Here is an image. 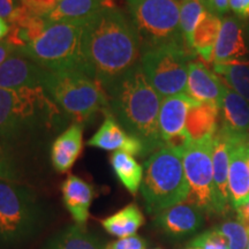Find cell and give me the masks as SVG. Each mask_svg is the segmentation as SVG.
<instances>
[{"label": "cell", "mask_w": 249, "mask_h": 249, "mask_svg": "<svg viewBox=\"0 0 249 249\" xmlns=\"http://www.w3.org/2000/svg\"><path fill=\"white\" fill-rule=\"evenodd\" d=\"M226 135V134H225ZM227 136V135H226ZM229 138V136H227ZM229 189L234 209L249 201V158L247 142L230 139Z\"/></svg>", "instance_id": "5bb4252c"}, {"label": "cell", "mask_w": 249, "mask_h": 249, "mask_svg": "<svg viewBox=\"0 0 249 249\" xmlns=\"http://www.w3.org/2000/svg\"><path fill=\"white\" fill-rule=\"evenodd\" d=\"M110 111L130 135L140 139L144 154L164 148L160 133V95L152 88L140 62L107 91Z\"/></svg>", "instance_id": "7a4b0ae2"}, {"label": "cell", "mask_w": 249, "mask_h": 249, "mask_svg": "<svg viewBox=\"0 0 249 249\" xmlns=\"http://www.w3.org/2000/svg\"><path fill=\"white\" fill-rule=\"evenodd\" d=\"M155 225L171 238H182L194 234L204 225V213L185 201L156 214Z\"/></svg>", "instance_id": "7c38bea8"}, {"label": "cell", "mask_w": 249, "mask_h": 249, "mask_svg": "<svg viewBox=\"0 0 249 249\" xmlns=\"http://www.w3.org/2000/svg\"><path fill=\"white\" fill-rule=\"evenodd\" d=\"M15 49L7 39H4L0 42V66L6 61L9 55H11L15 51Z\"/></svg>", "instance_id": "8d00e7d4"}, {"label": "cell", "mask_w": 249, "mask_h": 249, "mask_svg": "<svg viewBox=\"0 0 249 249\" xmlns=\"http://www.w3.org/2000/svg\"><path fill=\"white\" fill-rule=\"evenodd\" d=\"M198 1L202 2V4L205 6V8H207V9L209 8V1H210V0H198Z\"/></svg>", "instance_id": "ab89813d"}, {"label": "cell", "mask_w": 249, "mask_h": 249, "mask_svg": "<svg viewBox=\"0 0 249 249\" xmlns=\"http://www.w3.org/2000/svg\"><path fill=\"white\" fill-rule=\"evenodd\" d=\"M20 2L28 13L36 17L46 18L53 11L59 0H20Z\"/></svg>", "instance_id": "1f68e13d"}, {"label": "cell", "mask_w": 249, "mask_h": 249, "mask_svg": "<svg viewBox=\"0 0 249 249\" xmlns=\"http://www.w3.org/2000/svg\"><path fill=\"white\" fill-rule=\"evenodd\" d=\"M213 166L218 213L224 214L229 211L230 207H232L229 189L230 141L220 128L213 138Z\"/></svg>", "instance_id": "e0dca14e"}, {"label": "cell", "mask_w": 249, "mask_h": 249, "mask_svg": "<svg viewBox=\"0 0 249 249\" xmlns=\"http://www.w3.org/2000/svg\"><path fill=\"white\" fill-rule=\"evenodd\" d=\"M229 9H230V0H210L208 11L211 12V13L222 17L223 14H225L229 12Z\"/></svg>", "instance_id": "d590c367"}, {"label": "cell", "mask_w": 249, "mask_h": 249, "mask_svg": "<svg viewBox=\"0 0 249 249\" xmlns=\"http://www.w3.org/2000/svg\"><path fill=\"white\" fill-rule=\"evenodd\" d=\"M247 148H248V158H249V141L247 142Z\"/></svg>", "instance_id": "60d3db41"}, {"label": "cell", "mask_w": 249, "mask_h": 249, "mask_svg": "<svg viewBox=\"0 0 249 249\" xmlns=\"http://www.w3.org/2000/svg\"><path fill=\"white\" fill-rule=\"evenodd\" d=\"M187 249H200V248H195V247H189V248H187Z\"/></svg>", "instance_id": "b9f144b4"}, {"label": "cell", "mask_w": 249, "mask_h": 249, "mask_svg": "<svg viewBox=\"0 0 249 249\" xmlns=\"http://www.w3.org/2000/svg\"><path fill=\"white\" fill-rule=\"evenodd\" d=\"M61 116L42 87L0 89V139L14 140L28 130L53 126Z\"/></svg>", "instance_id": "277c9868"}, {"label": "cell", "mask_w": 249, "mask_h": 249, "mask_svg": "<svg viewBox=\"0 0 249 249\" xmlns=\"http://www.w3.org/2000/svg\"><path fill=\"white\" fill-rule=\"evenodd\" d=\"M110 161L117 178L124 188L132 194H136L143 180V167L136 161L133 155L124 151H114Z\"/></svg>", "instance_id": "4316f807"}, {"label": "cell", "mask_w": 249, "mask_h": 249, "mask_svg": "<svg viewBox=\"0 0 249 249\" xmlns=\"http://www.w3.org/2000/svg\"><path fill=\"white\" fill-rule=\"evenodd\" d=\"M83 147V124H73L59 135L51 148L52 165L58 172H67L71 169Z\"/></svg>", "instance_id": "44dd1931"}, {"label": "cell", "mask_w": 249, "mask_h": 249, "mask_svg": "<svg viewBox=\"0 0 249 249\" xmlns=\"http://www.w3.org/2000/svg\"><path fill=\"white\" fill-rule=\"evenodd\" d=\"M143 222L144 217L142 211L135 203H132L117 211L112 216L105 218L102 222V225L111 235L121 239L135 235Z\"/></svg>", "instance_id": "484cf974"}, {"label": "cell", "mask_w": 249, "mask_h": 249, "mask_svg": "<svg viewBox=\"0 0 249 249\" xmlns=\"http://www.w3.org/2000/svg\"><path fill=\"white\" fill-rule=\"evenodd\" d=\"M48 71L22 52L15 50L0 66V89L43 88Z\"/></svg>", "instance_id": "8fae6325"}, {"label": "cell", "mask_w": 249, "mask_h": 249, "mask_svg": "<svg viewBox=\"0 0 249 249\" xmlns=\"http://www.w3.org/2000/svg\"><path fill=\"white\" fill-rule=\"evenodd\" d=\"M207 11L205 6L198 0H181L180 2V29H181L183 42L192 51H194L193 34Z\"/></svg>", "instance_id": "f1b7e54d"}, {"label": "cell", "mask_w": 249, "mask_h": 249, "mask_svg": "<svg viewBox=\"0 0 249 249\" xmlns=\"http://www.w3.org/2000/svg\"><path fill=\"white\" fill-rule=\"evenodd\" d=\"M107 249H145V242L141 236L135 234L112 242Z\"/></svg>", "instance_id": "d6a6232c"}, {"label": "cell", "mask_w": 249, "mask_h": 249, "mask_svg": "<svg viewBox=\"0 0 249 249\" xmlns=\"http://www.w3.org/2000/svg\"><path fill=\"white\" fill-rule=\"evenodd\" d=\"M226 87L202 62L192 61L188 67L186 93L197 103H216L220 107Z\"/></svg>", "instance_id": "d6986e66"}, {"label": "cell", "mask_w": 249, "mask_h": 249, "mask_svg": "<svg viewBox=\"0 0 249 249\" xmlns=\"http://www.w3.org/2000/svg\"><path fill=\"white\" fill-rule=\"evenodd\" d=\"M9 30H11V27H9L7 21L5 18H0V42L8 36Z\"/></svg>", "instance_id": "f35d334b"}, {"label": "cell", "mask_w": 249, "mask_h": 249, "mask_svg": "<svg viewBox=\"0 0 249 249\" xmlns=\"http://www.w3.org/2000/svg\"><path fill=\"white\" fill-rule=\"evenodd\" d=\"M20 6V0H0V18L8 22Z\"/></svg>", "instance_id": "836d02e7"}, {"label": "cell", "mask_w": 249, "mask_h": 249, "mask_svg": "<svg viewBox=\"0 0 249 249\" xmlns=\"http://www.w3.org/2000/svg\"><path fill=\"white\" fill-rule=\"evenodd\" d=\"M197 103L187 93L163 98L160 111V133L164 145L186 133V118L189 107Z\"/></svg>", "instance_id": "ac0fdd59"}, {"label": "cell", "mask_w": 249, "mask_h": 249, "mask_svg": "<svg viewBox=\"0 0 249 249\" xmlns=\"http://www.w3.org/2000/svg\"><path fill=\"white\" fill-rule=\"evenodd\" d=\"M219 107L216 103H194L186 118V132L192 142L213 139L218 132Z\"/></svg>", "instance_id": "ffe728a7"}, {"label": "cell", "mask_w": 249, "mask_h": 249, "mask_svg": "<svg viewBox=\"0 0 249 249\" xmlns=\"http://www.w3.org/2000/svg\"><path fill=\"white\" fill-rule=\"evenodd\" d=\"M104 116L101 128L89 140L88 145L107 151H124L133 156L145 155L141 140L130 135L118 123L111 111L104 112Z\"/></svg>", "instance_id": "4fadbf2b"}, {"label": "cell", "mask_w": 249, "mask_h": 249, "mask_svg": "<svg viewBox=\"0 0 249 249\" xmlns=\"http://www.w3.org/2000/svg\"><path fill=\"white\" fill-rule=\"evenodd\" d=\"M213 70L223 75L233 91L249 103V62L213 64Z\"/></svg>", "instance_id": "83f0119b"}, {"label": "cell", "mask_w": 249, "mask_h": 249, "mask_svg": "<svg viewBox=\"0 0 249 249\" xmlns=\"http://www.w3.org/2000/svg\"><path fill=\"white\" fill-rule=\"evenodd\" d=\"M248 53L244 38L242 23L238 18L225 17L222 18V27L213 51V64L236 62Z\"/></svg>", "instance_id": "2e32d148"}, {"label": "cell", "mask_w": 249, "mask_h": 249, "mask_svg": "<svg viewBox=\"0 0 249 249\" xmlns=\"http://www.w3.org/2000/svg\"><path fill=\"white\" fill-rule=\"evenodd\" d=\"M145 209L157 214L187 201L189 186L183 169L182 152L164 147L145 160L141 183Z\"/></svg>", "instance_id": "3957f363"}, {"label": "cell", "mask_w": 249, "mask_h": 249, "mask_svg": "<svg viewBox=\"0 0 249 249\" xmlns=\"http://www.w3.org/2000/svg\"><path fill=\"white\" fill-rule=\"evenodd\" d=\"M39 208L33 192L14 181L0 180V249H17L38 229Z\"/></svg>", "instance_id": "52a82bcc"}, {"label": "cell", "mask_w": 249, "mask_h": 249, "mask_svg": "<svg viewBox=\"0 0 249 249\" xmlns=\"http://www.w3.org/2000/svg\"><path fill=\"white\" fill-rule=\"evenodd\" d=\"M141 40L130 18L117 7L105 8L83 21L82 73L105 91L140 62Z\"/></svg>", "instance_id": "6da1fadb"}, {"label": "cell", "mask_w": 249, "mask_h": 249, "mask_svg": "<svg viewBox=\"0 0 249 249\" xmlns=\"http://www.w3.org/2000/svg\"><path fill=\"white\" fill-rule=\"evenodd\" d=\"M219 112H222L220 129L230 139L249 141V103L231 88H225Z\"/></svg>", "instance_id": "9a60e30c"}, {"label": "cell", "mask_w": 249, "mask_h": 249, "mask_svg": "<svg viewBox=\"0 0 249 249\" xmlns=\"http://www.w3.org/2000/svg\"><path fill=\"white\" fill-rule=\"evenodd\" d=\"M61 189L64 203L71 217L76 224L85 225L95 195L92 186L79 177L71 174L62 183Z\"/></svg>", "instance_id": "7402d4cb"}, {"label": "cell", "mask_w": 249, "mask_h": 249, "mask_svg": "<svg viewBox=\"0 0 249 249\" xmlns=\"http://www.w3.org/2000/svg\"><path fill=\"white\" fill-rule=\"evenodd\" d=\"M43 89L77 124H83L99 111H110L108 96L101 83L80 71H49Z\"/></svg>", "instance_id": "5b68a950"}, {"label": "cell", "mask_w": 249, "mask_h": 249, "mask_svg": "<svg viewBox=\"0 0 249 249\" xmlns=\"http://www.w3.org/2000/svg\"><path fill=\"white\" fill-rule=\"evenodd\" d=\"M235 211L236 214H238V219L249 229V201L242 204L241 207L236 208Z\"/></svg>", "instance_id": "74e56055"}, {"label": "cell", "mask_w": 249, "mask_h": 249, "mask_svg": "<svg viewBox=\"0 0 249 249\" xmlns=\"http://www.w3.org/2000/svg\"><path fill=\"white\" fill-rule=\"evenodd\" d=\"M214 229L225 236L230 249H247L249 229L239 219H229Z\"/></svg>", "instance_id": "f546056e"}, {"label": "cell", "mask_w": 249, "mask_h": 249, "mask_svg": "<svg viewBox=\"0 0 249 249\" xmlns=\"http://www.w3.org/2000/svg\"><path fill=\"white\" fill-rule=\"evenodd\" d=\"M83 21L50 22L35 40L18 51L46 71H82Z\"/></svg>", "instance_id": "8992f818"}, {"label": "cell", "mask_w": 249, "mask_h": 249, "mask_svg": "<svg viewBox=\"0 0 249 249\" xmlns=\"http://www.w3.org/2000/svg\"><path fill=\"white\" fill-rule=\"evenodd\" d=\"M181 0H127L143 50L167 44L185 45L180 29Z\"/></svg>", "instance_id": "ba28073f"}, {"label": "cell", "mask_w": 249, "mask_h": 249, "mask_svg": "<svg viewBox=\"0 0 249 249\" xmlns=\"http://www.w3.org/2000/svg\"><path fill=\"white\" fill-rule=\"evenodd\" d=\"M222 17L207 11L193 34V49L205 61L213 59V51L222 27Z\"/></svg>", "instance_id": "d4e9b609"}, {"label": "cell", "mask_w": 249, "mask_h": 249, "mask_svg": "<svg viewBox=\"0 0 249 249\" xmlns=\"http://www.w3.org/2000/svg\"><path fill=\"white\" fill-rule=\"evenodd\" d=\"M116 7L113 0H59L53 11L46 17L48 22L83 20L105 8Z\"/></svg>", "instance_id": "603a6c76"}, {"label": "cell", "mask_w": 249, "mask_h": 249, "mask_svg": "<svg viewBox=\"0 0 249 249\" xmlns=\"http://www.w3.org/2000/svg\"><path fill=\"white\" fill-rule=\"evenodd\" d=\"M213 139L191 142L182 154L183 169L189 194L187 202L196 205L207 214L218 213L213 166Z\"/></svg>", "instance_id": "30bf717a"}, {"label": "cell", "mask_w": 249, "mask_h": 249, "mask_svg": "<svg viewBox=\"0 0 249 249\" xmlns=\"http://www.w3.org/2000/svg\"><path fill=\"white\" fill-rule=\"evenodd\" d=\"M43 249H107L85 225L74 224L61 230L46 242Z\"/></svg>", "instance_id": "cb8c5ba5"}, {"label": "cell", "mask_w": 249, "mask_h": 249, "mask_svg": "<svg viewBox=\"0 0 249 249\" xmlns=\"http://www.w3.org/2000/svg\"><path fill=\"white\" fill-rule=\"evenodd\" d=\"M191 247L200 249H230L226 238L216 229L202 232L191 241Z\"/></svg>", "instance_id": "4dcf8cb0"}, {"label": "cell", "mask_w": 249, "mask_h": 249, "mask_svg": "<svg viewBox=\"0 0 249 249\" xmlns=\"http://www.w3.org/2000/svg\"><path fill=\"white\" fill-rule=\"evenodd\" d=\"M247 249H249V240H248V245H247Z\"/></svg>", "instance_id": "7bdbcfd3"}, {"label": "cell", "mask_w": 249, "mask_h": 249, "mask_svg": "<svg viewBox=\"0 0 249 249\" xmlns=\"http://www.w3.org/2000/svg\"><path fill=\"white\" fill-rule=\"evenodd\" d=\"M230 9L236 18L246 20L249 18V0H230Z\"/></svg>", "instance_id": "e575fe53"}, {"label": "cell", "mask_w": 249, "mask_h": 249, "mask_svg": "<svg viewBox=\"0 0 249 249\" xmlns=\"http://www.w3.org/2000/svg\"><path fill=\"white\" fill-rule=\"evenodd\" d=\"M195 54L185 45H160L143 50L140 65L152 88L166 98L186 93L188 67Z\"/></svg>", "instance_id": "9c48e42d"}]
</instances>
